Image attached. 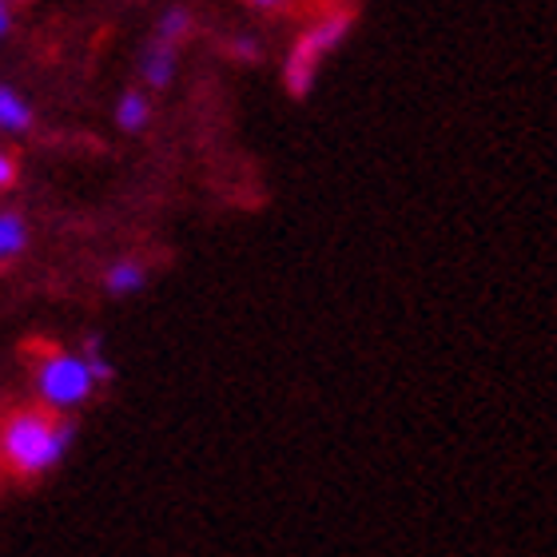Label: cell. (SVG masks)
<instances>
[{"label":"cell","instance_id":"ba28073f","mask_svg":"<svg viewBox=\"0 0 557 557\" xmlns=\"http://www.w3.org/2000/svg\"><path fill=\"white\" fill-rule=\"evenodd\" d=\"M28 247V223L16 211H0V263L16 259Z\"/></svg>","mask_w":557,"mask_h":557},{"label":"cell","instance_id":"5bb4252c","mask_svg":"<svg viewBox=\"0 0 557 557\" xmlns=\"http://www.w3.org/2000/svg\"><path fill=\"white\" fill-rule=\"evenodd\" d=\"M251 4H259V9H271V4H278V0H251Z\"/></svg>","mask_w":557,"mask_h":557},{"label":"cell","instance_id":"8992f818","mask_svg":"<svg viewBox=\"0 0 557 557\" xmlns=\"http://www.w3.org/2000/svg\"><path fill=\"white\" fill-rule=\"evenodd\" d=\"M0 132H4V136L33 132V104H28L16 88H9V84H0Z\"/></svg>","mask_w":557,"mask_h":557},{"label":"cell","instance_id":"52a82bcc","mask_svg":"<svg viewBox=\"0 0 557 557\" xmlns=\"http://www.w3.org/2000/svg\"><path fill=\"white\" fill-rule=\"evenodd\" d=\"M148 120H151V100L148 92H124L120 96V104H116V128L120 132H128V136H136V132L148 128Z\"/></svg>","mask_w":557,"mask_h":557},{"label":"cell","instance_id":"9c48e42d","mask_svg":"<svg viewBox=\"0 0 557 557\" xmlns=\"http://www.w3.org/2000/svg\"><path fill=\"white\" fill-rule=\"evenodd\" d=\"M187 36H191V12L180 9V4H175V9L163 12L160 24H156V40H160V45L180 48V45H184V40H187Z\"/></svg>","mask_w":557,"mask_h":557},{"label":"cell","instance_id":"7c38bea8","mask_svg":"<svg viewBox=\"0 0 557 557\" xmlns=\"http://www.w3.org/2000/svg\"><path fill=\"white\" fill-rule=\"evenodd\" d=\"M12 180H16V163H12L9 151L0 148V187H12Z\"/></svg>","mask_w":557,"mask_h":557},{"label":"cell","instance_id":"8fae6325","mask_svg":"<svg viewBox=\"0 0 557 557\" xmlns=\"http://www.w3.org/2000/svg\"><path fill=\"white\" fill-rule=\"evenodd\" d=\"M232 57L244 60V64H256V60H259V40H251V36H235Z\"/></svg>","mask_w":557,"mask_h":557},{"label":"cell","instance_id":"6da1fadb","mask_svg":"<svg viewBox=\"0 0 557 557\" xmlns=\"http://www.w3.org/2000/svg\"><path fill=\"white\" fill-rule=\"evenodd\" d=\"M72 438H76V426L69 418L48 414L40 407H24L0 426V458L9 462L12 474L40 478L69 454Z\"/></svg>","mask_w":557,"mask_h":557},{"label":"cell","instance_id":"4fadbf2b","mask_svg":"<svg viewBox=\"0 0 557 557\" xmlns=\"http://www.w3.org/2000/svg\"><path fill=\"white\" fill-rule=\"evenodd\" d=\"M12 33V9H9V0H0V40Z\"/></svg>","mask_w":557,"mask_h":557},{"label":"cell","instance_id":"277c9868","mask_svg":"<svg viewBox=\"0 0 557 557\" xmlns=\"http://www.w3.org/2000/svg\"><path fill=\"white\" fill-rule=\"evenodd\" d=\"M139 76L148 88L163 92V88H172L175 81V48L172 45H160V40H151L144 48V57H139Z\"/></svg>","mask_w":557,"mask_h":557},{"label":"cell","instance_id":"3957f363","mask_svg":"<svg viewBox=\"0 0 557 557\" xmlns=\"http://www.w3.org/2000/svg\"><path fill=\"white\" fill-rule=\"evenodd\" d=\"M350 33V16L347 12H335V16H326V21L311 24L307 33L295 40L287 57V69H283V81H287V92L290 96H307L314 88V76H319V64H323L338 45H343V36Z\"/></svg>","mask_w":557,"mask_h":557},{"label":"cell","instance_id":"7a4b0ae2","mask_svg":"<svg viewBox=\"0 0 557 557\" xmlns=\"http://www.w3.org/2000/svg\"><path fill=\"white\" fill-rule=\"evenodd\" d=\"M33 386L36 398L45 403L52 414L84 407L96 395V374L88 371L81 350H45L33 367Z\"/></svg>","mask_w":557,"mask_h":557},{"label":"cell","instance_id":"5b68a950","mask_svg":"<svg viewBox=\"0 0 557 557\" xmlns=\"http://www.w3.org/2000/svg\"><path fill=\"white\" fill-rule=\"evenodd\" d=\"M144 283H148V268H144L139 259H116V263L104 271V290L112 299H128V295L144 290Z\"/></svg>","mask_w":557,"mask_h":557},{"label":"cell","instance_id":"30bf717a","mask_svg":"<svg viewBox=\"0 0 557 557\" xmlns=\"http://www.w3.org/2000/svg\"><path fill=\"white\" fill-rule=\"evenodd\" d=\"M81 355H84V362H88V371L96 374V383H108V379H112V362L104 359V350H100V338H88Z\"/></svg>","mask_w":557,"mask_h":557}]
</instances>
